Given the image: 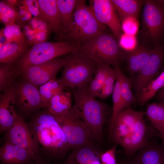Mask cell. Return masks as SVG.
Here are the masks:
<instances>
[{
	"mask_svg": "<svg viewBox=\"0 0 164 164\" xmlns=\"http://www.w3.org/2000/svg\"><path fill=\"white\" fill-rule=\"evenodd\" d=\"M41 150L46 156L62 160L70 148L55 118L46 111L35 115L28 124Z\"/></svg>",
	"mask_w": 164,
	"mask_h": 164,
	"instance_id": "obj_1",
	"label": "cell"
},
{
	"mask_svg": "<svg viewBox=\"0 0 164 164\" xmlns=\"http://www.w3.org/2000/svg\"><path fill=\"white\" fill-rule=\"evenodd\" d=\"M86 85L72 89L75 100L73 107L88 126L94 139L99 140L103 136L107 107L105 103L87 94Z\"/></svg>",
	"mask_w": 164,
	"mask_h": 164,
	"instance_id": "obj_2",
	"label": "cell"
},
{
	"mask_svg": "<svg viewBox=\"0 0 164 164\" xmlns=\"http://www.w3.org/2000/svg\"><path fill=\"white\" fill-rule=\"evenodd\" d=\"M105 26L96 19L90 7L84 0H77L73 15V24L70 32L64 36V41L80 46L104 32Z\"/></svg>",
	"mask_w": 164,
	"mask_h": 164,
	"instance_id": "obj_3",
	"label": "cell"
},
{
	"mask_svg": "<svg viewBox=\"0 0 164 164\" xmlns=\"http://www.w3.org/2000/svg\"><path fill=\"white\" fill-rule=\"evenodd\" d=\"M80 46L71 42H45L33 46L14 65L18 76L28 68L41 64L79 50Z\"/></svg>",
	"mask_w": 164,
	"mask_h": 164,
	"instance_id": "obj_4",
	"label": "cell"
},
{
	"mask_svg": "<svg viewBox=\"0 0 164 164\" xmlns=\"http://www.w3.org/2000/svg\"><path fill=\"white\" fill-rule=\"evenodd\" d=\"M79 50L96 63L119 66L124 56L118 40L112 34L102 32L87 41Z\"/></svg>",
	"mask_w": 164,
	"mask_h": 164,
	"instance_id": "obj_5",
	"label": "cell"
},
{
	"mask_svg": "<svg viewBox=\"0 0 164 164\" xmlns=\"http://www.w3.org/2000/svg\"><path fill=\"white\" fill-rule=\"evenodd\" d=\"M66 62L60 78L72 89L88 84L94 77L96 64L79 50L65 55Z\"/></svg>",
	"mask_w": 164,
	"mask_h": 164,
	"instance_id": "obj_6",
	"label": "cell"
},
{
	"mask_svg": "<svg viewBox=\"0 0 164 164\" xmlns=\"http://www.w3.org/2000/svg\"><path fill=\"white\" fill-rule=\"evenodd\" d=\"M54 117L63 132L71 149L82 146L95 149L93 142L95 140L90 128L73 107L67 113Z\"/></svg>",
	"mask_w": 164,
	"mask_h": 164,
	"instance_id": "obj_7",
	"label": "cell"
},
{
	"mask_svg": "<svg viewBox=\"0 0 164 164\" xmlns=\"http://www.w3.org/2000/svg\"><path fill=\"white\" fill-rule=\"evenodd\" d=\"M142 33L145 38L155 41L164 33V0L144 1Z\"/></svg>",
	"mask_w": 164,
	"mask_h": 164,
	"instance_id": "obj_8",
	"label": "cell"
},
{
	"mask_svg": "<svg viewBox=\"0 0 164 164\" xmlns=\"http://www.w3.org/2000/svg\"><path fill=\"white\" fill-rule=\"evenodd\" d=\"M6 142L22 148L29 152L35 161L43 160L39 147L28 124L17 114L12 126L5 132Z\"/></svg>",
	"mask_w": 164,
	"mask_h": 164,
	"instance_id": "obj_9",
	"label": "cell"
},
{
	"mask_svg": "<svg viewBox=\"0 0 164 164\" xmlns=\"http://www.w3.org/2000/svg\"><path fill=\"white\" fill-rule=\"evenodd\" d=\"M164 53L162 48L157 46L151 49L149 59L140 71L133 76L132 86L137 100L143 89L158 74L162 65Z\"/></svg>",
	"mask_w": 164,
	"mask_h": 164,
	"instance_id": "obj_10",
	"label": "cell"
},
{
	"mask_svg": "<svg viewBox=\"0 0 164 164\" xmlns=\"http://www.w3.org/2000/svg\"><path fill=\"white\" fill-rule=\"evenodd\" d=\"M89 3L98 21L108 26L118 40L123 33L121 21L112 0H90Z\"/></svg>",
	"mask_w": 164,
	"mask_h": 164,
	"instance_id": "obj_11",
	"label": "cell"
},
{
	"mask_svg": "<svg viewBox=\"0 0 164 164\" xmlns=\"http://www.w3.org/2000/svg\"><path fill=\"white\" fill-rule=\"evenodd\" d=\"M66 62L64 57H58L40 64L31 67L22 73L25 80L39 86L52 79L63 67Z\"/></svg>",
	"mask_w": 164,
	"mask_h": 164,
	"instance_id": "obj_12",
	"label": "cell"
},
{
	"mask_svg": "<svg viewBox=\"0 0 164 164\" xmlns=\"http://www.w3.org/2000/svg\"><path fill=\"white\" fill-rule=\"evenodd\" d=\"M15 87L16 104L22 112L29 114L45 108L37 86L25 80L19 83Z\"/></svg>",
	"mask_w": 164,
	"mask_h": 164,
	"instance_id": "obj_13",
	"label": "cell"
},
{
	"mask_svg": "<svg viewBox=\"0 0 164 164\" xmlns=\"http://www.w3.org/2000/svg\"><path fill=\"white\" fill-rule=\"evenodd\" d=\"M15 87L11 85L1 95L0 99V132H5L14 124L17 114L14 105L16 104Z\"/></svg>",
	"mask_w": 164,
	"mask_h": 164,
	"instance_id": "obj_14",
	"label": "cell"
},
{
	"mask_svg": "<svg viewBox=\"0 0 164 164\" xmlns=\"http://www.w3.org/2000/svg\"><path fill=\"white\" fill-rule=\"evenodd\" d=\"M144 113L135 111L131 108L122 111L115 121L111 139L119 145L131 129L135 126L139 117Z\"/></svg>",
	"mask_w": 164,
	"mask_h": 164,
	"instance_id": "obj_15",
	"label": "cell"
},
{
	"mask_svg": "<svg viewBox=\"0 0 164 164\" xmlns=\"http://www.w3.org/2000/svg\"><path fill=\"white\" fill-rule=\"evenodd\" d=\"M37 2L38 17L46 22L57 38L62 41L63 26L56 0H39Z\"/></svg>",
	"mask_w": 164,
	"mask_h": 164,
	"instance_id": "obj_16",
	"label": "cell"
},
{
	"mask_svg": "<svg viewBox=\"0 0 164 164\" xmlns=\"http://www.w3.org/2000/svg\"><path fill=\"white\" fill-rule=\"evenodd\" d=\"M0 164H31L35 161L26 150L7 142L0 147Z\"/></svg>",
	"mask_w": 164,
	"mask_h": 164,
	"instance_id": "obj_17",
	"label": "cell"
},
{
	"mask_svg": "<svg viewBox=\"0 0 164 164\" xmlns=\"http://www.w3.org/2000/svg\"><path fill=\"white\" fill-rule=\"evenodd\" d=\"M134 164H164V144L149 142L138 151L132 160Z\"/></svg>",
	"mask_w": 164,
	"mask_h": 164,
	"instance_id": "obj_18",
	"label": "cell"
},
{
	"mask_svg": "<svg viewBox=\"0 0 164 164\" xmlns=\"http://www.w3.org/2000/svg\"><path fill=\"white\" fill-rule=\"evenodd\" d=\"M62 164H93L100 161L101 153L95 149L82 146L72 149Z\"/></svg>",
	"mask_w": 164,
	"mask_h": 164,
	"instance_id": "obj_19",
	"label": "cell"
},
{
	"mask_svg": "<svg viewBox=\"0 0 164 164\" xmlns=\"http://www.w3.org/2000/svg\"><path fill=\"white\" fill-rule=\"evenodd\" d=\"M151 49L140 46L130 52L126 56L128 70L131 76L138 73L147 62Z\"/></svg>",
	"mask_w": 164,
	"mask_h": 164,
	"instance_id": "obj_20",
	"label": "cell"
},
{
	"mask_svg": "<svg viewBox=\"0 0 164 164\" xmlns=\"http://www.w3.org/2000/svg\"><path fill=\"white\" fill-rule=\"evenodd\" d=\"M71 93L70 92L63 91L54 96L46 107V111L57 116L67 113L72 108Z\"/></svg>",
	"mask_w": 164,
	"mask_h": 164,
	"instance_id": "obj_21",
	"label": "cell"
},
{
	"mask_svg": "<svg viewBox=\"0 0 164 164\" xmlns=\"http://www.w3.org/2000/svg\"><path fill=\"white\" fill-rule=\"evenodd\" d=\"M28 44L6 42L0 45V62L2 64L14 63L29 50Z\"/></svg>",
	"mask_w": 164,
	"mask_h": 164,
	"instance_id": "obj_22",
	"label": "cell"
},
{
	"mask_svg": "<svg viewBox=\"0 0 164 164\" xmlns=\"http://www.w3.org/2000/svg\"><path fill=\"white\" fill-rule=\"evenodd\" d=\"M96 68L92 79L86 86L87 94L94 98L98 97L107 77L111 68L110 65L96 63Z\"/></svg>",
	"mask_w": 164,
	"mask_h": 164,
	"instance_id": "obj_23",
	"label": "cell"
},
{
	"mask_svg": "<svg viewBox=\"0 0 164 164\" xmlns=\"http://www.w3.org/2000/svg\"><path fill=\"white\" fill-rule=\"evenodd\" d=\"M121 21L126 17L137 18L144 1L140 0H112Z\"/></svg>",
	"mask_w": 164,
	"mask_h": 164,
	"instance_id": "obj_24",
	"label": "cell"
},
{
	"mask_svg": "<svg viewBox=\"0 0 164 164\" xmlns=\"http://www.w3.org/2000/svg\"><path fill=\"white\" fill-rule=\"evenodd\" d=\"M77 1L56 0L63 26V38L72 28L73 13Z\"/></svg>",
	"mask_w": 164,
	"mask_h": 164,
	"instance_id": "obj_25",
	"label": "cell"
},
{
	"mask_svg": "<svg viewBox=\"0 0 164 164\" xmlns=\"http://www.w3.org/2000/svg\"><path fill=\"white\" fill-rule=\"evenodd\" d=\"M67 87L61 78L56 80V77L39 86V90L45 108L54 96L63 91Z\"/></svg>",
	"mask_w": 164,
	"mask_h": 164,
	"instance_id": "obj_26",
	"label": "cell"
},
{
	"mask_svg": "<svg viewBox=\"0 0 164 164\" xmlns=\"http://www.w3.org/2000/svg\"><path fill=\"white\" fill-rule=\"evenodd\" d=\"M145 114L153 127L159 133L164 135V104L159 102L149 104Z\"/></svg>",
	"mask_w": 164,
	"mask_h": 164,
	"instance_id": "obj_27",
	"label": "cell"
},
{
	"mask_svg": "<svg viewBox=\"0 0 164 164\" xmlns=\"http://www.w3.org/2000/svg\"><path fill=\"white\" fill-rule=\"evenodd\" d=\"M116 72L117 77L112 94L113 106L108 128V143L111 140V133L115 121L118 115L123 111L122 101L120 90V79L118 73L117 71Z\"/></svg>",
	"mask_w": 164,
	"mask_h": 164,
	"instance_id": "obj_28",
	"label": "cell"
},
{
	"mask_svg": "<svg viewBox=\"0 0 164 164\" xmlns=\"http://www.w3.org/2000/svg\"><path fill=\"white\" fill-rule=\"evenodd\" d=\"M118 73L120 79V90L122 101V109L131 108L136 99L132 90V81L131 78L126 77L123 73L119 66L114 67Z\"/></svg>",
	"mask_w": 164,
	"mask_h": 164,
	"instance_id": "obj_29",
	"label": "cell"
},
{
	"mask_svg": "<svg viewBox=\"0 0 164 164\" xmlns=\"http://www.w3.org/2000/svg\"><path fill=\"white\" fill-rule=\"evenodd\" d=\"M164 85V70L156 78L150 81L143 89L137 100L140 106L144 105Z\"/></svg>",
	"mask_w": 164,
	"mask_h": 164,
	"instance_id": "obj_30",
	"label": "cell"
},
{
	"mask_svg": "<svg viewBox=\"0 0 164 164\" xmlns=\"http://www.w3.org/2000/svg\"><path fill=\"white\" fill-rule=\"evenodd\" d=\"M13 63L2 64L0 65V91L3 92L11 86L15 78L18 76Z\"/></svg>",
	"mask_w": 164,
	"mask_h": 164,
	"instance_id": "obj_31",
	"label": "cell"
},
{
	"mask_svg": "<svg viewBox=\"0 0 164 164\" xmlns=\"http://www.w3.org/2000/svg\"><path fill=\"white\" fill-rule=\"evenodd\" d=\"M7 42L17 43L26 44V42L20 26L15 22L5 26L1 31Z\"/></svg>",
	"mask_w": 164,
	"mask_h": 164,
	"instance_id": "obj_32",
	"label": "cell"
},
{
	"mask_svg": "<svg viewBox=\"0 0 164 164\" xmlns=\"http://www.w3.org/2000/svg\"><path fill=\"white\" fill-rule=\"evenodd\" d=\"M0 18L1 22L6 25L15 22L18 17V12L15 7L7 1L0 2Z\"/></svg>",
	"mask_w": 164,
	"mask_h": 164,
	"instance_id": "obj_33",
	"label": "cell"
},
{
	"mask_svg": "<svg viewBox=\"0 0 164 164\" xmlns=\"http://www.w3.org/2000/svg\"><path fill=\"white\" fill-rule=\"evenodd\" d=\"M122 29L123 33L135 36L137 33L139 24L137 18L130 16L126 18L121 22Z\"/></svg>",
	"mask_w": 164,
	"mask_h": 164,
	"instance_id": "obj_34",
	"label": "cell"
},
{
	"mask_svg": "<svg viewBox=\"0 0 164 164\" xmlns=\"http://www.w3.org/2000/svg\"><path fill=\"white\" fill-rule=\"evenodd\" d=\"M118 43L121 48L129 52L137 48V40L135 36L123 33L119 39Z\"/></svg>",
	"mask_w": 164,
	"mask_h": 164,
	"instance_id": "obj_35",
	"label": "cell"
},
{
	"mask_svg": "<svg viewBox=\"0 0 164 164\" xmlns=\"http://www.w3.org/2000/svg\"><path fill=\"white\" fill-rule=\"evenodd\" d=\"M116 147L115 145L110 149L101 153L100 160L102 164H118L115 156Z\"/></svg>",
	"mask_w": 164,
	"mask_h": 164,
	"instance_id": "obj_36",
	"label": "cell"
},
{
	"mask_svg": "<svg viewBox=\"0 0 164 164\" xmlns=\"http://www.w3.org/2000/svg\"><path fill=\"white\" fill-rule=\"evenodd\" d=\"M22 26L23 33L26 42L29 45H34L35 31L28 24Z\"/></svg>",
	"mask_w": 164,
	"mask_h": 164,
	"instance_id": "obj_37",
	"label": "cell"
},
{
	"mask_svg": "<svg viewBox=\"0 0 164 164\" xmlns=\"http://www.w3.org/2000/svg\"><path fill=\"white\" fill-rule=\"evenodd\" d=\"M49 34L43 31H38L35 35L34 45L46 42Z\"/></svg>",
	"mask_w": 164,
	"mask_h": 164,
	"instance_id": "obj_38",
	"label": "cell"
},
{
	"mask_svg": "<svg viewBox=\"0 0 164 164\" xmlns=\"http://www.w3.org/2000/svg\"><path fill=\"white\" fill-rule=\"evenodd\" d=\"M37 19L38 31H44L50 34L51 31L46 22L39 17H37Z\"/></svg>",
	"mask_w": 164,
	"mask_h": 164,
	"instance_id": "obj_39",
	"label": "cell"
},
{
	"mask_svg": "<svg viewBox=\"0 0 164 164\" xmlns=\"http://www.w3.org/2000/svg\"><path fill=\"white\" fill-rule=\"evenodd\" d=\"M154 97L159 102L164 104V85L157 92Z\"/></svg>",
	"mask_w": 164,
	"mask_h": 164,
	"instance_id": "obj_40",
	"label": "cell"
},
{
	"mask_svg": "<svg viewBox=\"0 0 164 164\" xmlns=\"http://www.w3.org/2000/svg\"><path fill=\"white\" fill-rule=\"evenodd\" d=\"M28 25L34 29L35 32L38 31L37 17L31 19Z\"/></svg>",
	"mask_w": 164,
	"mask_h": 164,
	"instance_id": "obj_41",
	"label": "cell"
},
{
	"mask_svg": "<svg viewBox=\"0 0 164 164\" xmlns=\"http://www.w3.org/2000/svg\"><path fill=\"white\" fill-rule=\"evenodd\" d=\"M27 10L35 17L39 16V9L37 7L32 5L28 8Z\"/></svg>",
	"mask_w": 164,
	"mask_h": 164,
	"instance_id": "obj_42",
	"label": "cell"
},
{
	"mask_svg": "<svg viewBox=\"0 0 164 164\" xmlns=\"http://www.w3.org/2000/svg\"><path fill=\"white\" fill-rule=\"evenodd\" d=\"M23 2V6L27 10L28 8L33 5V1L32 0H25Z\"/></svg>",
	"mask_w": 164,
	"mask_h": 164,
	"instance_id": "obj_43",
	"label": "cell"
},
{
	"mask_svg": "<svg viewBox=\"0 0 164 164\" xmlns=\"http://www.w3.org/2000/svg\"><path fill=\"white\" fill-rule=\"evenodd\" d=\"M31 164H47L43 160L40 161H35Z\"/></svg>",
	"mask_w": 164,
	"mask_h": 164,
	"instance_id": "obj_44",
	"label": "cell"
},
{
	"mask_svg": "<svg viewBox=\"0 0 164 164\" xmlns=\"http://www.w3.org/2000/svg\"><path fill=\"white\" fill-rule=\"evenodd\" d=\"M157 136L162 140V142L164 144V135L160 133H158Z\"/></svg>",
	"mask_w": 164,
	"mask_h": 164,
	"instance_id": "obj_45",
	"label": "cell"
},
{
	"mask_svg": "<svg viewBox=\"0 0 164 164\" xmlns=\"http://www.w3.org/2000/svg\"><path fill=\"white\" fill-rule=\"evenodd\" d=\"M120 164H134L133 163L132 160L130 161L124 162L122 163H121Z\"/></svg>",
	"mask_w": 164,
	"mask_h": 164,
	"instance_id": "obj_46",
	"label": "cell"
},
{
	"mask_svg": "<svg viewBox=\"0 0 164 164\" xmlns=\"http://www.w3.org/2000/svg\"><path fill=\"white\" fill-rule=\"evenodd\" d=\"M93 164H102L101 162H100V160L96 162H95Z\"/></svg>",
	"mask_w": 164,
	"mask_h": 164,
	"instance_id": "obj_47",
	"label": "cell"
}]
</instances>
